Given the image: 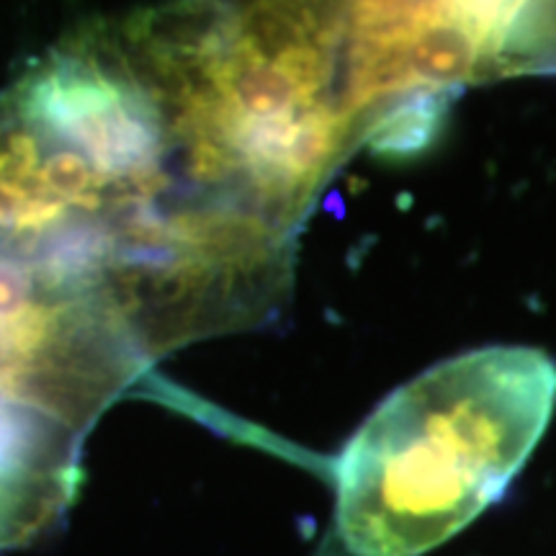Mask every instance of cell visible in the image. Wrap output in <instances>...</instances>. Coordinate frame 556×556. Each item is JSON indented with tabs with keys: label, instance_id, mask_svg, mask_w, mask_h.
<instances>
[{
	"label": "cell",
	"instance_id": "obj_2",
	"mask_svg": "<svg viewBox=\"0 0 556 556\" xmlns=\"http://www.w3.org/2000/svg\"><path fill=\"white\" fill-rule=\"evenodd\" d=\"M554 67H556V54H554Z\"/></svg>",
	"mask_w": 556,
	"mask_h": 556
},
{
	"label": "cell",
	"instance_id": "obj_1",
	"mask_svg": "<svg viewBox=\"0 0 556 556\" xmlns=\"http://www.w3.org/2000/svg\"><path fill=\"white\" fill-rule=\"evenodd\" d=\"M556 407V364L484 345L394 389L336 464L338 531L356 556H420L482 516Z\"/></svg>",
	"mask_w": 556,
	"mask_h": 556
}]
</instances>
